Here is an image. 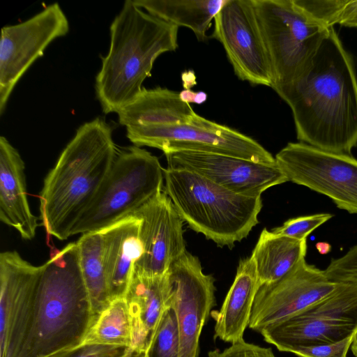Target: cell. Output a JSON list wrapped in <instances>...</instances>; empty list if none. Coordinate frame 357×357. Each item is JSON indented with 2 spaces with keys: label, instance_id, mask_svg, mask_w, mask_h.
Listing matches in <instances>:
<instances>
[{
  "label": "cell",
  "instance_id": "cell-1",
  "mask_svg": "<svg viewBox=\"0 0 357 357\" xmlns=\"http://www.w3.org/2000/svg\"><path fill=\"white\" fill-rule=\"evenodd\" d=\"M273 89L291 108L300 142L351 155L357 146V78L333 26L304 68Z\"/></svg>",
  "mask_w": 357,
  "mask_h": 357
},
{
  "label": "cell",
  "instance_id": "cell-2",
  "mask_svg": "<svg viewBox=\"0 0 357 357\" xmlns=\"http://www.w3.org/2000/svg\"><path fill=\"white\" fill-rule=\"evenodd\" d=\"M43 269L15 357H47L75 347L96 320L77 243L53 249Z\"/></svg>",
  "mask_w": 357,
  "mask_h": 357
},
{
  "label": "cell",
  "instance_id": "cell-3",
  "mask_svg": "<svg viewBox=\"0 0 357 357\" xmlns=\"http://www.w3.org/2000/svg\"><path fill=\"white\" fill-rule=\"evenodd\" d=\"M117 151L112 130L98 117L82 124L47 174L40 195L42 224L66 240L97 195Z\"/></svg>",
  "mask_w": 357,
  "mask_h": 357
},
{
  "label": "cell",
  "instance_id": "cell-4",
  "mask_svg": "<svg viewBox=\"0 0 357 357\" xmlns=\"http://www.w3.org/2000/svg\"><path fill=\"white\" fill-rule=\"evenodd\" d=\"M178 27L145 13L126 0L112 21L107 54L96 78V92L105 114L117 113L142 91L155 59L178 47Z\"/></svg>",
  "mask_w": 357,
  "mask_h": 357
},
{
  "label": "cell",
  "instance_id": "cell-5",
  "mask_svg": "<svg viewBox=\"0 0 357 357\" xmlns=\"http://www.w3.org/2000/svg\"><path fill=\"white\" fill-rule=\"evenodd\" d=\"M164 181L183 221L218 246L231 248L259 222L261 197L234 192L185 169H164Z\"/></svg>",
  "mask_w": 357,
  "mask_h": 357
},
{
  "label": "cell",
  "instance_id": "cell-6",
  "mask_svg": "<svg viewBox=\"0 0 357 357\" xmlns=\"http://www.w3.org/2000/svg\"><path fill=\"white\" fill-rule=\"evenodd\" d=\"M164 169L158 158L137 146L117 152L91 204L71 236L102 230L132 215L162 191Z\"/></svg>",
  "mask_w": 357,
  "mask_h": 357
},
{
  "label": "cell",
  "instance_id": "cell-7",
  "mask_svg": "<svg viewBox=\"0 0 357 357\" xmlns=\"http://www.w3.org/2000/svg\"><path fill=\"white\" fill-rule=\"evenodd\" d=\"M273 72L271 88L292 80L312 59L331 27L294 0H252Z\"/></svg>",
  "mask_w": 357,
  "mask_h": 357
},
{
  "label": "cell",
  "instance_id": "cell-8",
  "mask_svg": "<svg viewBox=\"0 0 357 357\" xmlns=\"http://www.w3.org/2000/svg\"><path fill=\"white\" fill-rule=\"evenodd\" d=\"M357 329V284L339 282L331 294L259 333L281 351L335 342Z\"/></svg>",
  "mask_w": 357,
  "mask_h": 357
},
{
  "label": "cell",
  "instance_id": "cell-9",
  "mask_svg": "<svg viewBox=\"0 0 357 357\" xmlns=\"http://www.w3.org/2000/svg\"><path fill=\"white\" fill-rule=\"evenodd\" d=\"M126 136L137 146L160 149L164 154L188 150L232 155L253 162L275 164V159L252 138L195 114L177 125L129 126Z\"/></svg>",
  "mask_w": 357,
  "mask_h": 357
},
{
  "label": "cell",
  "instance_id": "cell-10",
  "mask_svg": "<svg viewBox=\"0 0 357 357\" xmlns=\"http://www.w3.org/2000/svg\"><path fill=\"white\" fill-rule=\"evenodd\" d=\"M288 181L329 197L337 208L357 214V159L289 142L275 157Z\"/></svg>",
  "mask_w": 357,
  "mask_h": 357
},
{
  "label": "cell",
  "instance_id": "cell-11",
  "mask_svg": "<svg viewBox=\"0 0 357 357\" xmlns=\"http://www.w3.org/2000/svg\"><path fill=\"white\" fill-rule=\"evenodd\" d=\"M69 31L68 18L58 3L17 24L1 29L0 114L19 79L55 39Z\"/></svg>",
  "mask_w": 357,
  "mask_h": 357
},
{
  "label": "cell",
  "instance_id": "cell-12",
  "mask_svg": "<svg viewBox=\"0 0 357 357\" xmlns=\"http://www.w3.org/2000/svg\"><path fill=\"white\" fill-rule=\"evenodd\" d=\"M178 329V357H198L203 327L215 305V280L204 273L199 259L187 250L167 271Z\"/></svg>",
  "mask_w": 357,
  "mask_h": 357
},
{
  "label": "cell",
  "instance_id": "cell-13",
  "mask_svg": "<svg viewBox=\"0 0 357 357\" xmlns=\"http://www.w3.org/2000/svg\"><path fill=\"white\" fill-rule=\"evenodd\" d=\"M214 21L211 37L222 45L238 79L271 87V64L252 0H228Z\"/></svg>",
  "mask_w": 357,
  "mask_h": 357
},
{
  "label": "cell",
  "instance_id": "cell-14",
  "mask_svg": "<svg viewBox=\"0 0 357 357\" xmlns=\"http://www.w3.org/2000/svg\"><path fill=\"white\" fill-rule=\"evenodd\" d=\"M339 282L330 280L324 271L303 259L280 280L259 287L248 327L260 332L286 319L331 294Z\"/></svg>",
  "mask_w": 357,
  "mask_h": 357
},
{
  "label": "cell",
  "instance_id": "cell-15",
  "mask_svg": "<svg viewBox=\"0 0 357 357\" xmlns=\"http://www.w3.org/2000/svg\"><path fill=\"white\" fill-rule=\"evenodd\" d=\"M169 168L195 172L234 192L261 197L268 188L287 181L275 164H264L232 155L181 150L165 153Z\"/></svg>",
  "mask_w": 357,
  "mask_h": 357
},
{
  "label": "cell",
  "instance_id": "cell-16",
  "mask_svg": "<svg viewBox=\"0 0 357 357\" xmlns=\"http://www.w3.org/2000/svg\"><path fill=\"white\" fill-rule=\"evenodd\" d=\"M42 269L17 251L0 254L1 357H15L20 349Z\"/></svg>",
  "mask_w": 357,
  "mask_h": 357
},
{
  "label": "cell",
  "instance_id": "cell-17",
  "mask_svg": "<svg viewBox=\"0 0 357 357\" xmlns=\"http://www.w3.org/2000/svg\"><path fill=\"white\" fill-rule=\"evenodd\" d=\"M132 215L141 220L139 236L143 253L133 271L146 275H162L185 251L183 220L162 190Z\"/></svg>",
  "mask_w": 357,
  "mask_h": 357
},
{
  "label": "cell",
  "instance_id": "cell-18",
  "mask_svg": "<svg viewBox=\"0 0 357 357\" xmlns=\"http://www.w3.org/2000/svg\"><path fill=\"white\" fill-rule=\"evenodd\" d=\"M167 273L150 276L133 271L124 296L130 314L131 349L147 352L169 306Z\"/></svg>",
  "mask_w": 357,
  "mask_h": 357
},
{
  "label": "cell",
  "instance_id": "cell-19",
  "mask_svg": "<svg viewBox=\"0 0 357 357\" xmlns=\"http://www.w3.org/2000/svg\"><path fill=\"white\" fill-rule=\"evenodd\" d=\"M24 162L17 150L0 137V220L14 228L23 239L36 236L38 218L30 208Z\"/></svg>",
  "mask_w": 357,
  "mask_h": 357
},
{
  "label": "cell",
  "instance_id": "cell-20",
  "mask_svg": "<svg viewBox=\"0 0 357 357\" xmlns=\"http://www.w3.org/2000/svg\"><path fill=\"white\" fill-rule=\"evenodd\" d=\"M141 220L130 215L100 230L111 300L124 297L135 263L143 253Z\"/></svg>",
  "mask_w": 357,
  "mask_h": 357
},
{
  "label": "cell",
  "instance_id": "cell-21",
  "mask_svg": "<svg viewBox=\"0 0 357 357\" xmlns=\"http://www.w3.org/2000/svg\"><path fill=\"white\" fill-rule=\"evenodd\" d=\"M259 288L256 266L252 258L241 259L221 308L211 311L215 321V338L231 344L244 340V332L248 326Z\"/></svg>",
  "mask_w": 357,
  "mask_h": 357
},
{
  "label": "cell",
  "instance_id": "cell-22",
  "mask_svg": "<svg viewBox=\"0 0 357 357\" xmlns=\"http://www.w3.org/2000/svg\"><path fill=\"white\" fill-rule=\"evenodd\" d=\"M195 114L179 93L166 88H143L139 96L118 112L119 122L129 126L177 125L188 122Z\"/></svg>",
  "mask_w": 357,
  "mask_h": 357
},
{
  "label": "cell",
  "instance_id": "cell-23",
  "mask_svg": "<svg viewBox=\"0 0 357 357\" xmlns=\"http://www.w3.org/2000/svg\"><path fill=\"white\" fill-rule=\"evenodd\" d=\"M307 252V240L278 235L264 228L250 256L256 266L259 287L288 274Z\"/></svg>",
  "mask_w": 357,
  "mask_h": 357
},
{
  "label": "cell",
  "instance_id": "cell-24",
  "mask_svg": "<svg viewBox=\"0 0 357 357\" xmlns=\"http://www.w3.org/2000/svg\"><path fill=\"white\" fill-rule=\"evenodd\" d=\"M150 15L193 31L197 40L208 38L212 20L228 0H132Z\"/></svg>",
  "mask_w": 357,
  "mask_h": 357
},
{
  "label": "cell",
  "instance_id": "cell-25",
  "mask_svg": "<svg viewBox=\"0 0 357 357\" xmlns=\"http://www.w3.org/2000/svg\"><path fill=\"white\" fill-rule=\"evenodd\" d=\"M77 244L80 267L96 319L112 301L103 255L101 231L82 234Z\"/></svg>",
  "mask_w": 357,
  "mask_h": 357
},
{
  "label": "cell",
  "instance_id": "cell-26",
  "mask_svg": "<svg viewBox=\"0 0 357 357\" xmlns=\"http://www.w3.org/2000/svg\"><path fill=\"white\" fill-rule=\"evenodd\" d=\"M130 314L124 297L113 299L96 319L83 344H98L131 348Z\"/></svg>",
  "mask_w": 357,
  "mask_h": 357
},
{
  "label": "cell",
  "instance_id": "cell-27",
  "mask_svg": "<svg viewBox=\"0 0 357 357\" xmlns=\"http://www.w3.org/2000/svg\"><path fill=\"white\" fill-rule=\"evenodd\" d=\"M179 335L174 311L169 307L165 312L152 344L148 357H178Z\"/></svg>",
  "mask_w": 357,
  "mask_h": 357
},
{
  "label": "cell",
  "instance_id": "cell-28",
  "mask_svg": "<svg viewBox=\"0 0 357 357\" xmlns=\"http://www.w3.org/2000/svg\"><path fill=\"white\" fill-rule=\"evenodd\" d=\"M333 217V214L327 213L299 216L287 220L282 225L273 229L271 231L298 240H307L310 234Z\"/></svg>",
  "mask_w": 357,
  "mask_h": 357
},
{
  "label": "cell",
  "instance_id": "cell-29",
  "mask_svg": "<svg viewBox=\"0 0 357 357\" xmlns=\"http://www.w3.org/2000/svg\"><path fill=\"white\" fill-rule=\"evenodd\" d=\"M324 271L333 282L357 284V244L342 257L333 259Z\"/></svg>",
  "mask_w": 357,
  "mask_h": 357
},
{
  "label": "cell",
  "instance_id": "cell-30",
  "mask_svg": "<svg viewBox=\"0 0 357 357\" xmlns=\"http://www.w3.org/2000/svg\"><path fill=\"white\" fill-rule=\"evenodd\" d=\"M131 348L98 344H83L47 357H126Z\"/></svg>",
  "mask_w": 357,
  "mask_h": 357
},
{
  "label": "cell",
  "instance_id": "cell-31",
  "mask_svg": "<svg viewBox=\"0 0 357 357\" xmlns=\"http://www.w3.org/2000/svg\"><path fill=\"white\" fill-rule=\"evenodd\" d=\"M305 13L328 27L333 26L344 0H294Z\"/></svg>",
  "mask_w": 357,
  "mask_h": 357
},
{
  "label": "cell",
  "instance_id": "cell-32",
  "mask_svg": "<svg viewBox=\"0 0 357 357\" xmlns=\"http://www.w3.org/2000/svg\"><path fill=\"white\" fill-rule=\"evenodd\" d=\"M353 340V335L342 340L294 349L293 353L298 357H347Z\"/></svg>",
  "mask_w": 357,
  "mask_h": 357
},
{
  "label": "cell",
  "instance_id": "cell-33",
  "mask_svg": "<svg viewBox=\"0 0 357 357\" xmlns=\"http://www.w3.org/2000/svg\"><path fill=\"white\" fill-rule=\"evenodd\" d=\"M208 357H275L272 349L246 342L245 340L232 344L222 351H208Z\"/></svg>",
  "mask_w": 357,
  "mask_h": 357
},
{
  "label": "cell",
  "instance_id": "cell-34",
  "mask_svg": "<svg viewBox=\"0 0 357 357\" xmlns=\"http://www.w3.org/2000/svg\"><path fill=\"white\" fill-rule=\"evenodd\" d=\"M338 24L348 27H357V0H344L335 20Z\"/></svg>",
  "mask_w": 357,
  "mask_h": 357
},
{
  "label": "cell",
  "instance_id": "cell-35",
  "mask_svg": "<svg viewBox=\"0 0 357 357\" xmlns=\"http://www.w3.org/2000/svg\"><path fill=\"white\" fill-rule=\"evenodd\" d=\"M179 97L182 101L186 103L202 104L204 96L202 91L195 92L190 89H184L179 92Z\"/></svg>",
  "mask_w": 357,
  "mask_h": 357
},
{
  "label": "cell",
  "instance_id": "cell-36",
  "mask_svg": "<svg viewBox=\"0 0 357 357\" xmlns=\"http://www.w3.org/2000/svg\"><path fill=\"white\" fill-rule=\"evenodd\" d=\"M182 80L185 89H190L196 84L195 76L192 71L185 72L182 75Z\"/></svg>",
  "mask_w": 357,
  "mask_h": 357
},
{
  "label": "cell",
  "instance_id": "cell-37",
  "mask_svg": "<svg viewBox=\"0 0 357 357\" xmlns=\"http://www.w3.org/2000/svg\"><path fill=\"white\" fill-rule=\"evenodd\" d=\"M126 357H148L147 352L137 351L131 349Z\"/></svg>",
  "mask_w": 357,
  "mask_h": 357
},
{
  "label": "cell",
  "instance_id": "cell-38",
  "mask_svg": "<svg viewBox=\"0 0 357 357\" xmlns=\"http://www.w3.org/2000/svg\"><path fill=\"white\" fill-rule=\"evenodd\" d=\"M351 349L355 357H357V329L353 335V340L351 345Z\"/></svg>",
  "mask_w": 357,
  "mask_h": 357
}]
</instances>
